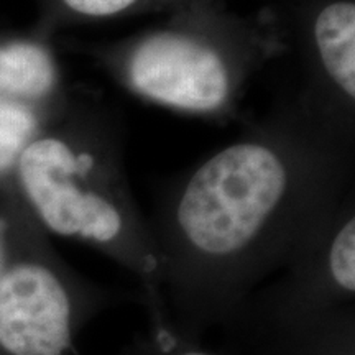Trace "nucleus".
<instances>
[{
    "instance_id": "1",
    "label": "nucleus",
    "mask_w": 355,
    "mask_h": 355,
    "mask_svg": "<svg viewBox=\"0 0 355 355\" xmlns=\"http://www.w3.org/2000/svg\"><path fill=\"white\" fill-rule=\"evenodd\" d=\"M355 140L295 94L171 181L150 222L163 334L198 344L286 268L355 188Z\"/></svg>"
},
{
    "instance_id": "2",
    "label": "nucleus",
    "mask_w": 355,
    "mask_h": 355,
    "mask_svg": "<svg viewBox=\"0 0 355 355\" xmlns=\"http://www.w3.org/2000/svg\"><path fill=\"white\" fill-rule=\"evenodd\" d=\"M12 168L19 201L43 230L94 247L140 279L153 316L159 266L125 168L122 115L99 97L64 101Z\"/></svg>"
},
{
    "instance_id": "3",
    "label": "nucleus",
    "mask_w": 355,
    "mask_h": 355,
    "mask_svg": "<svg viewBox=\"0 0 355 355\" xmlns=\"http://www.w3.org/2000/svg\"><path fill=\"white\" fill-rule=\"evenodd\" d=\"M83 51L137 99L214 122L237 117L252 79L288 53L272 8L241 15L225 2L184 7L128 37L84 44Z\"/></svg>"
},
{
    "instance_id": "4",
    "label": "nucleus",
    "mask_w": 355,
    "mask_h": 355,
    "mask_svg": "<svg viewBox=\"0 0 355 355\" xmlns=\"http://www.w3.org/2000/svg\"><path fill=\"white\" fill-rule=\"evenodd\" d=\"M296 58V99L355 140V0H282L272 8Z\"/></svg>"
},
{
    "instance_id": "5",
    "label": "nucleus",
    "mask_w": 355,
    "mask_h": 355,
    "mask_svg": "<svg viewBox=\"0 0 355 355\" xmlns=\"http://www.w3.org/2000/svg\"><path fill=\"white\" fill-rule=\"evenodd\" d=\"M0 99L43 112L63 104L60 68L46 44L37 40L0 43Z\"/></svg>"
},
{
    "instance_id": "6",
    "label": "nucleus",
    "mask_w": 355,
    "mask_h": 355,
    "mask_svg": "<svg viewBox=\"0 0 355 355\" xmlns=\"http://www.w3.org/2000/svg\"><path fill=\"white\" fill-rule=\"evenodd\" d=\"M42 232L15 194L0 204V355H26L10 265Z\"/></svg>"
},
{
    "instance_id": "7",
    "label": "nucleus",
    "mask_w": 355,
    "mask_h": 355,
    "mask_svg": "<svg viewBox=\"0 0 355 355\" xmlns=\"http://www.w3.org/2000/svg\"><path fill=\"white\" fill-rule=\"evenodd\" d=\"M55 21L66 24H102L148 13H168L196 3L225 0H51Z\"/></svg>"
},
{
    "instance_id": "8",
    "label": "nucleus",
    "mask_w": 355,
    "mask_h": 355,
    "mask_svg": "<svg viewBox=\"0 0 355 355\" xmlns=\"http://www.w3.org/2000/svg\"><path fill=\"white\" fill-rule=\"evenodd\" d=\"M38 112L40 109L20 102L0 99V175L12 173L21 148L40 130Z\"/></svg>"
},
{
    "instance_id": "9",
    "label": "nucleus",
    "mask_w": 355,
    "mask_h": 355,
    "mask_svg": "<svg viewBox=\"0 0 355 355\" xmlns=\"http://www.w3.org/2000/svg\"><path fill=\"white\" fill-rule=\"evenodd\" d=\"M165 337L171 343L166 344L163 339H157L152 344L139 345L127 355H217L214 352H209V350L201 349L198 344L181 343V340H175L168 336Z\"/></svg>"
}]
</instances>
